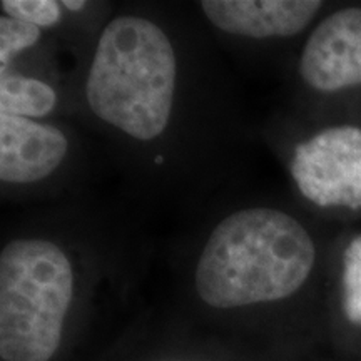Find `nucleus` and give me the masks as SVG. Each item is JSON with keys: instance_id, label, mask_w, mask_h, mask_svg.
I'll return each mask as SVG.
<instances>
[{"instance_id": "obj_6", "label": "nucleus", "mask_w": 361, "mask_h": 361, "mask_svg": "<svg viewBox=\"0 0 361 361\" xmlns=\"http://www.w3.org/2000/svg\"><path fill=\"white\" fill-rule=\"evenodd\" d=\"M206 19L226 34L247 39L293 37L322 8L318 0H204Z\"/></svg>"}, {"instance_id": "obj_13", "label": "nucleus", "mask_w": 361, "mask_h": 361, "mask_svg": "<svg viewBox=\"0 0 361 361\" xmlns=\"http://www.w3.org/2000/svg\"><path fill=\"white\" fill-rule=\"evenodd\" d=\"M62 7L78 12V11H82L85 7V2L84 0H64V2H62Z\"/></svg>"}, {"instance_id": "obj_11", "label": "nucleus", "mask_w": 361, "mask_h": 361, "mask_svg": "<svg viewBox=\"0 0 361 361\" xmlns=\"http://www.w3.org/2000/svg\"><path fill=\"white\" fill-rule=\"evenodd\" d=\"M4 12L12 19L25 20L39 29L56 25L62 17V2L56 0H4Z\"/></svg>"}, {"instance_id": "obj_1", "label": "nucleus", "mask_w": 361, "mask_h": 361, "mask_svg": "<svg viewBox=\"0 0 361 361\" xmlns=\"http://www.w3.org/2000/svg\"><path fill=\"white\" fill-rule=\"evenodd\" d=\"M314 259L300 221L274 207H246L207 238L194 268V298L216 318H258L305 286Z\"/></svg>"}, {"instance_id": "obj_5", "label": "nucleus", "mask_w": 361, "mask_h": 361, "mask_svg": "<svg viewBox=\"0 0 361 361\" xmlns=\"http://www.w3.org/2000/svg\"><path fill=\"white\" fill-rule=\"evenodd\" d=\"M300 74L319 92L361 84V8H341L324 19L306 42Z\"/></svg>"}, {"instance_id": "obj_7", "label": "nucleus", "mask_w": 361, "mask_h": 361, "mask_svg": "<svg viewBox=\"0 0 361 361\" xmlns=\"http://www.w3.org/2000/svg\"><path fill=\"white\" fill-rule=\"evenodd\" d=\"M69 141L56 126L0 114V179L30 184L51 176L66 159Z\"/></svg>"}, {"instance_id": "obj_12", "label": "nucleus", "mask_w": 361, "mask_h": 361, "mask_svg": "<svg viewBox=\"0 0 361 361\" xmlns=\"http://www.w3.org/2000/svg\"><path fill=\"white\" fill-rule=\"evenodd\" d=\"M141 361H223L211 358L209 353H197V351H173V353H161L152 355Z\"/></svg>"}, {"instance_id": "obj_2", "label": "nucleus", "mask_w": 361, "mask_h": 361, "mask_svg": "<svg viewBox=\"0 0 361 361\" xmlns=\"http://www.w3.org/2000/svg\"><path fill=\"white\" fill-rule=\"evenodd\" d=\"M178 57L152 20L121 16L104 27L90 62L85 97L106 124L137 141H152L171 121Z\"/></svg>"}, {"instance_id": "obj_9", "label": "nucleus", "mask_w": 361, "mask_h": 361, "mask_svg": "<svg viewBox=\"0 0 361 361\" xmlns=\"http://www.w3.org/2000/svg\"><path fill=\"white\" fill-rule=\"evenodd\" d=\"M341 313L351 326L361 328V236L351 241L343 258Z\"/></svg>"}, {"instance_id": "obj_4", "label": "nucleus", "mask_w": 361, "mask_h": 361, "mask_svg": "<svg viewBox=\"0 0 361 361\" xmlns=\"http://www.w3.org/2000/svg\"><path fill=\"white\" fill-rule=\"evenodd\" d=\"M291 174L301 194L323 207H361V129L338 126L298 144Z\"/></svg>"}, {"instance_id": "obj_8", "label": "nucleus", "mask_w": 361, "mask_h": 361, "mask_svg": "<svg viewBox=\"0 0 361 361\" xmlns=\"http://www.w3.org/2000/svg\"><path fill=\"white\" fill-rule=\"evenodd\" d=\"M57 106V94L51 85L25 75H2L0 80V114L44 117Z\"/></svg>"}, {"instance_id": "obj_3", "label": "nucleus", "mask_w": 361, "mask_h": 361, "mask_svg": "<svg viewBox=\"0 0 361 361\" xmlns=\"http://www.w3.org/2000/svg\"><path fill=\"white\" fill-rule=\"evenodd\" d=\"M79 296L69 256L54 241L19 238L0 252V360L62 361Z\"/></svg>"}, {"instance_id": "obj_10", "label": "nucleus", "mask_w": 361, "mask_h": 361, "mask_svg": "<svg viewBox=\"0 0 361 361\" xmlns=\"http://www.w3.org/2000/svg\"><path fill=\"white\" fill-rule=\"evenodd\" d=\"M40 29L37 25L29 24L25 20L12 19V17H2L0 19V67L2 75H6L7 67L19 56L20 52L34 47L39 42Z\"/></svg>"}]
</instances>
